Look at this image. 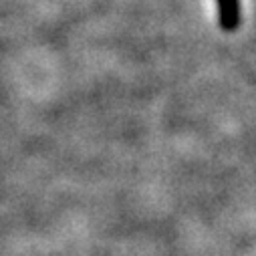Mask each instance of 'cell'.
Returning <instances> with one entry per match:
<instances>
[{
    "label": "cell",
    "instance_id": "1",
    "mask_svg": "<svg viewBox=\"0 0 256 256\" xmlns=\"http://www.w3.org/2000/svg\"><path fill=\"white\" fill-rule=\"evenodd\" d=\"M220 10V24L226 30H232L240 24V2L238 0H216Z\"/></svg>",
    "mask_w": 256,
    "mask_h": 256
}]
</instances>
